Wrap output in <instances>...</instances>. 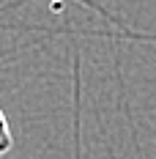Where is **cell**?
I'll list each match as a JSON object with an SVG mask.
<instances>
[{
  "mask_svg": "<svg viewBox=\"0 0 156 159\" xmlns=\"http://www.w3.org/2000/svg\"><path fill=\"white\" fill-rule=\"evenodd\" d=\"M11 145H14V137H11V129H8V121H6V112L0 107V157L8 154Z\"/></svg>",
  "mask_w": 156,
  "mask_h": 159,
  "instance_id": "obj_1",
  "label": "cell"
}]
</instances>
